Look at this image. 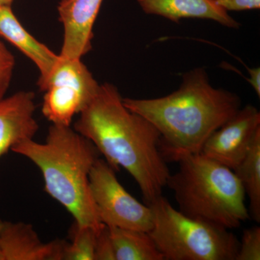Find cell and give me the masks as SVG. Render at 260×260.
<instances>
[{"instance_id":"20","label":"cell","mask_w":260,"mask_h":260,"mask_svg":"<svg viewBox=\"0 0 260 260\" xmlns=\"http://www.w3.org/2000/svg\"><path fill=\"white\" fill-rule=\"evenodd\" d=\"M220 8L229 11H244L260 8V0H214Z\"/></svg>"},{"instance_id":"13","label":"cell","mask_w":260,"mask_h":260,"mask_svg":"<svg viewBox=\"0 0 260 260\" xmlns=\"http://www.w3.org/2000/svg\"><path fill=\"white\" fill-rule=\"evenodd\" d=\"M0 36L36 64L40 72L39 80L47 78L59 59V54L53 52L23 28L11 6L0 7Z\"/></svg>"},{"instance_id":"16","label":"cell","mask_w":260,"mask_h":260,"mask_svg":"<svg viewBox=\"0 0 260 260\" xmlns=\"http://www.w3.org/2000/svg\"><path fill=\"white\" fill-rule=\"evenodd\" d=\"M99 229L75 221L70 229L71 242L65 244L63 260H94L95 237Z\"/></svg>"},{"instance_id":"10","label":"cell","mask_w":260,"mask_h":260,"mask_svg":"<svg viewBox=\"0 0 260 260\" xmlns=\"http://www.w3.org/2000/svg\"><path fill=\"white\" fill-rule=\"evenodd\" d=\"M35 95L20 91L0 101V158L20 142L34 139L39 130Z\"/></svg>"},{"instance_id":"4","label":"cell","mask_w":260,"mask_h":260,"mask_svg":"<svg viewBox=\"0 0 260 260\" xmlns=\"http://www.w3.org/2000/svg\"><path fill=\"white\" fill-rule=\"evenodd\" d=\"M179 164L167 186L174 191L181 213L229 230L249 218L245 191L234 171L201 153Z\"/></svg>"},{"instance_id":"19","label":"cell","mask_w":260,"mask_h":260,"mask_svg":"<svg viewBox=\"0 0 260 260\" xmlns=\"http://www.w3.org/2000/svg\"><path fill=\"white\" fill-rule=\"evenodd\" d=\"M94 260H116L110 230L105 224L97 231Z\"/></svg>"},{"instance_id":"11","label":"cell","mask_w":260,"mask_h":260,"mask_svg":"<svg viewBox=\"0 0 260 260\" xmlns=\"http://www.w3.org/2000/svg\"><path fill=\"white\" fill-rule=\"evenodd\" d=\"M66 241L42 242L31 224L4 221L0 249L4 260H63Z\"/></svg>"},{"instance_id":"21","label":"cell","mask_w":260,"mask_h":260,"mask_svg":"<svg viewBox=\"0 0 260 260\" xmlns=\"http://www.w3.org/2000/svg\"><path fill=\"white\" fill-rule=\"evenodd\" d=\"M249 70V77L247 78L248 81L251 84L256 95L260 96V69L259 68H253Z\"/></svg>"},{"instance_id":"3","label":"cell","mask_w":260,"mask_h":260,"mask_svg":"<svg viewBox=\"0 0 260 260\" xmlns=\"http://www.w3.org/2000/svg\"><path fill=\"white\" fill-rule=\"evenodd\" d=\"M11 150L39 168L47 194L75 222L97 229L102 226L89 187L90 171L101 155L91 141L70 126L52 124L44 143L24 140Z\"/></svg>"},{"instance_id":"23","label":"cell","mask_w":260,"mask_h":260,"mask_svg":"<svg viewBox=\"0 0 260 260\" xmlns=\"http://www.w3.org/2000/svg\"><path fill=\"white\" fill-rule=\"evenodd\" d=\"M3 224H4V221L0 218V232H1L2 229H3Z\"/></svg>"},{"instance_id":"2","label":"cell","mask_w":260,"mask_h":260,"mask_svg":"<svg viewBox=\"0 0 260 260\" xmlns=\"http://www.w3.org/2000/svg\"><path fill=\"white\" fill-rule=\"evenodd\" d=\"M123 104L156 127L160 153L166 161L174 162L200 153L210 135L242 108L240 97L214 88L203 68L183 75L179 89L166 96L126 98Z\"/></svg>"},{"instance_id":"14","label":"cell","mask_w":260,"mask_h":260,"mask_svg":"<svg viewBox=\"0 0 260 260\" xmlns=\"http://www.w3.org/2000/svg\"><path fill=\"white\" fill-rule=\"evenodd\" d=\"M109 228L116 260H165L148 232Z\"/></svg>"},{"instance_id":"22","label":"cell","mask_w":260,"mask_h":260,"mask_svg":"<svg viewBox=\"0 0 260 260\" xmlns=\"http://www.w3.org/2000/svg\"><path fill=\"white\" fill-rule=\"evenodd\" d=\"M14 0H0V7L11 6Z\"/></svg>"},{"instance_id":"18","label":"cell","mask_w":260,"mask_h":260,"mask_svg":"<svg viewBox=\"0 0 260 260\" xmlns=\"http://www.w3.org/2000/svg\"><path fill=\"white\" fill-rule=\"evenodd\" d=\"M15 65V56L0 41V101L9 88Z\"/></svg>"},{"instance_id":"6","label":"cell","mask_w":260,"mask_h":260,"mask_svg":"<svg viewBox=\"0 0 260 260\" xmlns=\"http://www.w3.org/2000/svg\"><path fill=\"white\" fill-rule=\"evenodd\" d=\"M37 85L45 93L43 114L52 124L64 126H70L100 86L81 59L60 54L49 75Z\"/></svg>"},{"instance_id":"15","label":"cell","mask_w":260,"mask_h":260,"mask_svg":"<svg viewBox=\"0 0 260 260\" xmlns=\"http://www.w3.org/2000/svg\"><path fill=\"white\" fill-rule=\"evenodd\" d=\"M234 172L249 198V218L260 223V133Z\"/></svg>"},{"instance_id":"24","label":"cell","mask_w":260,"mask_h":260,"mask_svg":"<svg viewBox=\"0 0 260 260\" xmlns=\"http://www.w3.org/2000/svg\"><path fill=\"white\" fill-rule=\"evenodd\" d=\"M0 260H4V256H3V252H2L1 249H0Z\"/></svg>"},{"instance_id":"7","label":"cell","mask_w":260,"mask_h":260,"mask_svg":"<svg viewBox=\"0 0 260 260\" xmlns=\"http://www.w3.org/2000/svg\"><path fill=\"white\" fill-rule=\"evenodd\" d=\"M115 171L105 159L98 158L90 175L89 187L99 220L109 227L150 232L153 214L121 185Z\"/></svg>"},{"instance_id":"8","label":"cell","mask_w":260,"mask_h":260,"mask_svg":"<svg viewBox=\"0 0 260 260\" xmlns=\"http://www.w3.org/2000/svg\"><path fill=\"white\" fill-rule=\"evenodd\" d=\"M260 133V113L246 105L210 135L200 153L234 171Z\"/></svg>"},{"instance_id":"5","label":"cell","mask_w":260,"mask_h":260,"mask_svg":"<svg viewBox=\"0 0 260 260\" xmlns=\"http://www.w3.org/2000/svg\"><path fill=\"white\" fill-rule=\"evenodd\" d=\"M149 206V233L165 260H236L240 241L229 229L189 218L160 195Z\"/></svg>"},{"instance_id":"1","label":"cell","mask_w":260,"mask_h":260,"mask_svg":"<svg viewBox=\"0 0 260 260\" xmlns=\"http://www.w3.org/2000/svg\"><path fill=\"white\" fill-rule=\"evenodd\" d=\"M79 114L75 131L93 143L115 172L122 167L129 173L145 205L162 195L171 173L159 149L160 133L124 105L116 86L100 85Z\"/></svg>"},{"instance_id":"12","label":"cell","mask_w":260,"mask_h":260,"mask_svg":"<svg viewBox=\"0 0 260 260\" xmlns=\"http://www.w3.org/2000/svg\"><path fill=\"white\" fill-rule=\"evenodd\" d=\"M148 15H158L179 23L182 19L210 20L227 28H239L241 24L214 0H138Z\"/></svg>"},{"instance_id":"9","label":"cell","mask_w":260,"mask_h":260,"mask_svg":"<svg viewBox=\"0 0 260 260\" xmlns=\"http://www.w3.org/2000/svg\"><path fill=\"white\" fill-rule=\"evenodd\" d=\"M103 0H61L58 5L62 24V47L60 55L82 59L92 49L93 28Z\"/></svg>"},{"instance_id":"17","label":"cell","mask_w":260,"mask_h":260,"mask_svg":"<svg viewBox=\"0 0 260 260\" xmlns=\"http://www.w3.org/2000/svg\"><path fill=\"white\" fill-rule=\"evenodd\" d=\"M260 259V228L244 229L236 260Z\"/></svg>"}]
</instances>
